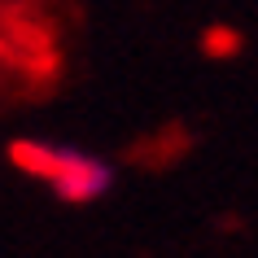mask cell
<instances>
[{
    "mask_svg": "<svg viewBox=\"0 0 258 258\" xmlns=\"http://www.w3.org/2000/svg\"><path fill=\"white\" fill-rule=\"evenodd\" d=\"M9 162L22 166L27 175L53 184V192L61 202H96L105 197V188L114 184V171H109L101 158L83 149H61V145H40V140H14L9 145Z\"/></svg>",
    "mask_w": 258,
    "mask_h": 258,
    "instance_id": "cell-1",
    "label": "cell"
},
{
    "mask_svg": "<svg viewBox=\"0 0 258 258\" xmlns=\"http://www.w3.org/2000/svg\"><path fill=\"white\" fill-rule=\"evenodd\" d=\"M241 48V35L236 31H228V27H210L206 31V53L210 57H232Z\"/></svg>",
    "mask_w": 258,
    "mask_h": 258,
    "instance_id": "cell-2",
    "label": "cell"
}]
</instances>
